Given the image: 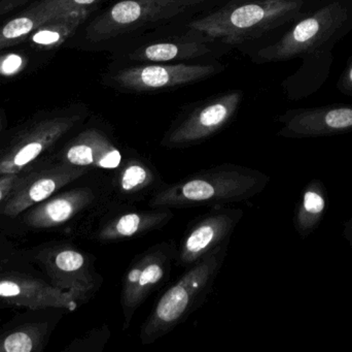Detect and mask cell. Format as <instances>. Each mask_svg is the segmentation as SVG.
Returning a JSON list of instances; mask_svg holds the SVG:
<instances>
[{"label": "cell", "mask_w": 352, "mask_h": 352, "mask_svg": "<svg viewBox=\"0 0 352 352\" xmlns=\"http://www.w3.org/2000/svg\"><path fill=\"white\" fill-rule=\"evenodd\" d=\"M301 60L297 72L281 83L283 92L289 101H300L318 92L330 76L334 56L333 52H324L305 56Z\"/></svg>", "instance_id": "obj_21"}, {"label": "cell", "mask_w": 352, "mask_h": 352, "mask_svg": "<svg viewBox=\"0 0 352 352\" xmlns=\"http://www.w3.org/2000/svg\"><path fill=\"white\" fill-rule=\"evenodd\" d=\"M103 198H111V189L102 192L91 186L74 188L39 203L27 213L25 222L34 229L59 227L86 209L98 204Z\"/></svg>", "instance_id": "obj_15"}, {"label": "cell", "mask_w": 352, "mask_h": 352, "mask_svg": "<svg viewBox=\"0 0 352 352\" xmlns=\"http://www.w3.org/2000/svg\"><path fill=\"white\" fill-rule=\"evenodd\" d=\"M61 161L88 169H116L124 157L109 134L99 128H88L64 149Z\"/></svg>", "instance_id": "obj_17"}, {"label": "cell", "mask_w": 352, "mask_h": 352, "mask_svg": "<svg viewBox=\"0 0 352 352\" xmlns=\"http://www.w3.org/2000/svg\"><path fill=\"white\" fill-rule=\"evenodd\" d=\"M173 214L168 208L152 210H111L101 217L94 231L99 242H115L142 237L161 229L169 222Z\"/></svg>", "instance_id": "obj_16"}, {"label": "cell", "mask_w": 352, "mask_h": 352, "mask_svg": "<svg viewBox=\"0 0 352 352\" xmlns=\"http://www.w3.org/2000/svg\"><path fill=\"white\" fill-rule=\"evenodd\" d=\"M287 134L340 132L352 128V105H336L314 109L292 110L279 118Z\"/></svg>", "instance_id": "obj_19"}, {"label": "cell", "mask_w": 352, "mask_h": 352, "mask_svg": "<svg viewBox=\"0 0 352 352\" xmlns=\"http://www.w3.org/2000/svg\"><path fill=\"white\" fill-rule=\"evenodd\" d=\"M242 215L240 209H217L197 220L180 244L179 264L192 266L225 244Z\"/></svg>", "instance_id": "obj_13"}, {"label": "cell", "mask_w": 352, "mask_h": 352, "mask_svg": "<svg viewBox=\"0 0 352 352\" xmlns=\"http://www.w3.org/2000/svg\"><path fill=\"white\" fill-rule=\"evenodd\" d=\"M27 1H29V0H6L8 6L12 8H18L19 6H23Z\"/></svg>", "instance_id": "obj_28"}, {"label": "cell", "mask_w": 352, "mask_h": 352, "mask_svg": "<svg viewBox=\"0 0 352 352\" xmlns=\"http://www.w3.org/2000/svg\"><path fill=\"white\" fill-rule=\"evenodd\" d=\"M351 31L352 0H324L276 41L252 51L250 58L258 64L273 63L333 52Z\"/></svg>", "instance_id": "obj_3"}, {"label": "cell", "mask_w": 352, "mask_h": 352, "mask_svg": "<svg viewBox=\"0 0 352 352\" xmlns=\"http://www.w3.org/2000/svg\"><path fill=\"white\" fill-rule=\"evenodd\" d=\"M225 0H117L85 25L86 43L115 51L144 37L184 27Z\"/></svg>", "instance_id": "obj_1"}, {"label": "cell", "mask_w": 352, "mask_h": 352, "mask_svg": "<svg viewBox=\"0 0 352 352\" xmlns=\"http://www.w3.org/2000/svg\"><path fill=\"white\" fill-rule=\"evenodd\" d=\"M72 10L68 0H41L8 22L0 25V49L22 43L52 19Z\"/></svg>", "instance_id": "obj_20"}, {"label": "cell", "mask_w": 352, "mask_h": 352, "mask_svg": "<svg viewBox=\"0 0 352 352\" xmlns=\"http://www.w3.org/2000/svg\"><path fill=\"white\" fill-rule=\"evenodd\" d=\"M88 167L60 161L37 171L23 172L21 179L2 205L1 213L16 217L27 209L51 198L55 192L89 173Z\"/></svg>", "instance_id": "obj_11"}, {"label": "cell", "mask_w": 352, "mask_h": 352, "mask_svg": "<svg viewBox=\"0 0 352 352\" xmlns=\"http://www.w3.org/2000/svg\"><path fill=\"white\" fill-rule=\"evenodd\" d=\"M4 126V114L3 112L0 111V132L3 130Z\"/></svg>", "instance_id": "obj_29"}, {"label": "cell", "mask_w": 352, "mask_h": 352, "mask_svg": "<svg viewBox=\"0 0 352 352\" xmlns=\"http://www.w3.org/2000/svg\"><path fill=\"white\" fill-rule=\"evenodd\" d=\"M151 35L115 50L116 65L212 61L232 49L225 43L184 27L180 32Z\"/></svg>", "instance_id": "obj_7"}, {"label": "cell", "mask_w": 352, "mask_h": 352, "mask_svg": "<svg viewBox=\"0 0 352 352\" xmlns=\"http://www.w3.org/2000/svg\"><path fill=\"white\" fill-rule=\"evenodd\" d=\"M336 87L342 94L352 96V56L347 60L344 70L337 81Z\"/></svg>", "instance_id": "obj_25"}, {"label": "cell", "mask_w": 352, "mask_h": 352, "mask_svg": "<svg viewBox=\"0 0 352 352\" xmlns=\"http://www.w3.org/2000/svg\"><path fill=\"white\" fill-rule=\"evenodd\" d=\"M82 119L80 114L55 116L31 124L0 152V176L26 171Z\"/></svg>", "instance_id": "obj_9"}, {"label": "cell", "mask_w": 352, "mask_h": 352, "mask_svg": "<svg viewBox=\"0 0 352 352\" xmlns=\"http://www.w3.org/2000/svg\"><path fill=\"white\" fill-rule=\"evenodd\" d=\"M260 173L238 165H223L161 186L148 205L151 208H190L243 202L264 186Z\"/></svg>", "instance_id": "obj_4"}, {"label": "cell", "mask_w": 352, "mask_h": 352, "mask_svg": "<svg viewBox=\"0 0 352 352\" xmlns=\"http://www.w3.org/2000/svg\"><path fill=\"white\" fill-rule=\"evenodd\" d=\"M304 208L307 212L320 214L324 208V200L316 192H306L304 196Z\"/></svg>", "instance_id": "obj_27"}, {"label": "cell", "mask_w": 352, "mask_h": 352, "mask_svg": "<svg viewBox=\"0 0 352 352\" xmlns=\"http://www.w3.org/2000/svg\"><path fill=\"white\" fill-rule=\"evenodd\" d=\"M227 244L192 265L158 300L140 330L142 344H153L184 322L208 295L226 256Z\"/></svg>", "instance_id": "obj_5"}, {"label": "cell", "mask_w": 352, "mask_h": 352, "mask_svg": "<svg viewBox=\"0 0 352 352\" xmlns=\"http://www.w3.org/2000/svg\"><path fill=\"white\" fill-rule=\"evenodd\" d=\"M0 300L31 310L59 308L74 311L78 303H82L67 291L19 274L0 277Z\"/></svg>", "instance_id": "obj_14"}, {"label": "cell", "mask_w": 352, "mask_h": 352, "mask_svg": "<svg viewBox=\"0 0 352 352\" xmlns=\"http://www.w3.org/2000/svg\"><path fill=\"white\" fill-rule=\"evenodd\" d=\"M22 173L6 174L0 176V204H2L10 196V192L21 179Z\"/></svg>", "instance_id": "obj_26"}, {"label": "cell", "mask_w": 352, "mask_h": 352, "mask_svg": "<svg viewBox=\"0 0 352 352\" xmlns=\"http://www.w3.org/2000/svg\"><path fill=\"white\" fill-rule=\"evenodd\" d=\"M243 95V91L235 89L192 103L176 117L161 145L166 148H182L211 138L233 120Z\"/></svg>", "instance_id": "obj_8"}, {"label": "cell", "mask_w": 352, "mask_h": 352, "mask_svg": "<svg viewBox=\"0 0 352 352\" xmlns=\"http://www.w3.org/2000/svg\"><path fill=\"white\" fill-rule=\"evenodd\" d=\"M25 59L19 54H6L0 57V76H14L24 68Z\"/></svg>", "instance_id": "obj_24"}, {"label": "cell", "mask_w": 352, "mask_h": 352, "mask_svg": "<svg viewBox=\"0 0 352 352\" xmlns=\"http://www.w3.org/2000/svg\"><path fill=\"white\" fill-rule=\"evenodd\" d=\"M322 1L225 0L214 10L192 19L184 27L232 49L256 41L262 47L276 41L292 24L307 16Z\"/></svg>", "instance_id": "obj_2"}, {"label": "cell", "mask_w": 352, "mask_h": 352, "mask_svg": "<svg viewBox=\"0 0 352 352\" xmlns=\"http://www.w3.org/2000/svg\"><path fill=\"white\" fill-rule=\"evenodd\" d=\"M47 324H26L0 336V352H38L43 351Z\"/></svg>", "instance_id": "obj_23"}, {"label": "cell", "mask_w": 352, "mask_h": 352, "mask_svg": "<svg viewBox=\"0 0 352 352\" xmlns=\"http://www.w3.org/2000/svg\"><path fill=\"white\" fill-rule=\"evenodd\" d=\"M175 246L158 244L140 254L128 268L122 282L121 306L124 330L146 298L168 277L176 258Z\"/></svg>", "instance_id": "obj_10"}, {"label": "cell", "mask_w": 352, "mask_h": 352, "mask_svg": "<svg viewBox=\"0 0 352 352\" xmlns=\"http://www.w3.org/2000/svg\"><path fill=\"white\" fill-rule=\"evenodd\" d=\"M94 12L88 10H76L52 19L35 30L28 37V41L34 47L45 50L56 49L72 37Z\"/></svg>", "instance_id": "obj_22"}, {"label": "cell", "mask_w": 352, "mask_h": 352, "mask_svg": "<svg viewBox=\"0 0 352 352\" xmlns=\"http://www.w3.org/2000/svg\"><path fill=\"white\" fill-rule=\"evenodd\" d=\"M43 267L52 285L72 293L85 303L100 284L101 278L94 271L91 258L84 252L61 246L41 254Z\"/></svg>", "instance_id": "obj_12"}, {"label": "cell", "mask_w": 352, "mask_h": 352, "mask_svg": "<svg viewBox=\"0 0 352 352\" xmlns=\"http://www.w3.org/2000/svg\"><path fill=\"white\" fill-rule=\"evenodd\" d=\"M164 185L157 169L142 157L123 159L121 165L113 169L109 182L111 198H117L119 204L134 203L144 196H153Z\"/></svg>", "instance_id": "obj_18"}, {"label": "cell", "mask_w": 352, "mask_h": 352, "mask_svg": "<svg viewBox=\"0 0 352 352\" xmlns=\"http://www.w3.org/2000/svg\"><path fill=\"white\" fill-rule=\"evenodd\" d=\"M225 70V64L217 60L197 63L121 64L109 68L102 83L119 92L148 94L196 84Z\"/></svg>", "instance_id": "obj_6"}]
</instances>
